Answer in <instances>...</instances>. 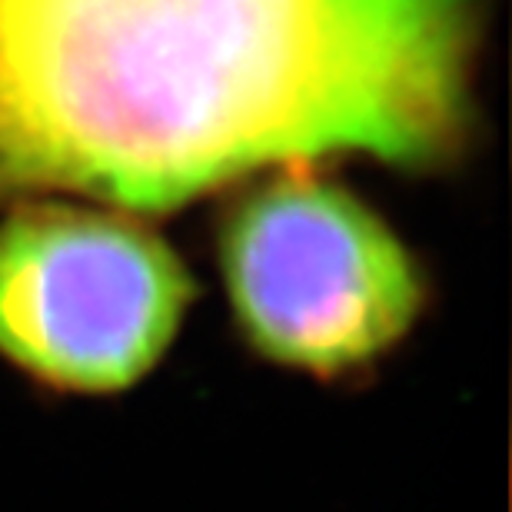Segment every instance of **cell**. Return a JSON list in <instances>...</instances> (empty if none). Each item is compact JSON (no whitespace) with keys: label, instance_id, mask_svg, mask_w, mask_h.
Wrapping results in <instances>:
<instances>
[{"label":"cell","instance_id":"6da1fadb","mask_svg":"<svg viewBox=\"0 0 512 512\" xmlns=\"http://www.w3.org/2000/svg\"><path fill=\"white\" fill-rule=\"evenodd\" d=\"M479 37L483 0H0V203L160 213L330 153L443 167Z\"/></svg>","mask_w":512,"mask_h":512},{"label":"cell","instance_id":"7a4b0ae2","mask_svg":"<svg viewBox=\"0 0 512 512\" xmlns=\"http://www.w3.org/2000/svg\"><path fill=\"white\" fill-rule=\"evenodd\" d=\"M220 273L250 350L316 380L396 350L429 296L393 227L310 163H286L233 203Z\"/></svg>","mask_w":512,"mask_h":512},{"label":"cell","instance_id":"3957f363","mask_svg":"<svg viewBox=\"0 0 512 512\" xmlns=\"http://www.w3.org/2000/svg\"><path fill=\"white\" fill-rule=\"evenodd\" d=\"M193 303L170 243L114 210L17 200L0 223V356L64 393H120Z\"/></svg>","mask_w":512,"mask_h":512}]
</instances>
